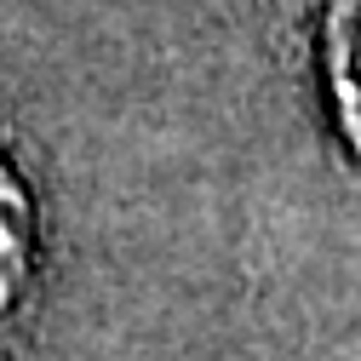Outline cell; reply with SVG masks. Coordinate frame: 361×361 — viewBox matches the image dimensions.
<instances>
[{"label": "cell", "mask_w": 361, "mask_h": 361, "mask_svg": "<svg viewBox=\"0 0 361 361\" xmlns=\"http://www.w3.org/2000/svg\"><path fill=\"white\" fill-rule=\"evenodd\" d=\"M29 287H35V201L29 184L0 155V338L23 315Z\"/></svg>", "instance_id": "obj_1"}, {"label": "cell", "mask_w": 361, "mask_h": 361, "mask_svg": "<svg viewBox=\"0 0 361 361\" xmlns=\"http://www.w3.org/2000/svg\"><path fill=\"white\" fill-rule=\"evenodd\" d=\"M322 58H327V92L350 149L361 155V0H327L322 12Z\"/></svg>", "instance_id": "obj_2"}]
</instances>
